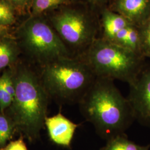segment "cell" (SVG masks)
Returning a JSON list of instances; mask_svg holds the SVG:
<instances>
[{"label": "cell", "instance_id": "obj_1", "mask_svg": "<svg viewBox=\"0 0 150 150\" xmlns=\"http://www.w3.org/2000/svg\"><path fill=\"white\" fill-rule=\"evenodd\" d=\"M79 105L83 117L107 141L125 134L135 120L127 98L107 78L96 77Z\"/></svg>", "mask_w": 150, "mask_h": 150}, {"label": "cell", "instance_id": "obj_2", "mask_svg": "<svg viewBox=\"0 0 150 150\" xmlns=\"http://www.w3.org/2000/svg\"><path fill=\"white\" fill-rule=\"evenodd\" d=\"M96 76L79 57H66L43 66L41 81L49 96L79 104Z\"/></svg>", "mask_w": 150, "mask_h": 150}, {"label": "cell", "instance_id": "obj_3", "mask_svg": "<svg viewBox=\"0 0 150 150\" xmlns=\"http://www.w3.org/2000/svg\"><path fill=\"white\" fill-rule=\"evenodd\" d=\"M13 80L15 95L11 106L13 121L29 137H35L47 117L50 96L41 80L27 69L19 70Z\"/></svg>", "mask_w": 150, "mask_h": 150}, {"label": "cell", "instance_id": "obj_4", "mask_svg": "<svg viewBox=\"0 0 150 150\" xmlns=\"http://www.w3.org/2000/svg\"><path fill=\"white\" fill-rule=\"evenodd\" d=\"M97 77L131 83L144 66V57L129 49L97 38L79 56Z\"/></svg>", "mask_w": 150, "mask_h": 150}, {"label": "cell", "instance_id": "obj_5", "mask_svg": "<svg viewBox=\"0 0 150 150\" xmlns=\"http://www.w3.org/2000/svg\"><path fill=\"white\" fill-rule=\"evenodd\" d=\"M57 10L49 22L72 56L79 57L98 38L101 26L97 11L75 3Z\"/></svg>", "mask_w": 150, "mask_h": 150}, {"label": "cell", "instance_id": "obj_6", "mask_svg": "<svg viewBox=\"0 0 150 150\" xmlns=\"http://www.w3.org/2000/svg\"><path fill=\"white\" fill-rule=\"evenodd\" d=\"M19 35L23 46L43 66L56 59L73 57L48 20L32 16L22 25Z\"/></svg>", "mask_w": 150, "mask_h": 150}, {"label": "cell", "instance_id": "obj_7", "mask_svg": "<svg viewBox=\"0 0 150 150\" xmlns=\"http://www.w3.org/2000/svg\"><path fill=\"white\" fill-rule=\"evenodd\" d=\"M129 85L127 98L135 120L150 127V66L144 65L136 78Z\"/></svg>", "mask_w": 150, "mask_h": 150}, {"label": "cell", "instance_id": "obj_8", "mask_svg": "<svg viewBox=\"0 0 150 150\" xmlns=\"http://www.w3.org/2000/svg\"><path fill=\"white\" fill-rule=\"evenodd\" d=\"M107 7L136 26L150 17V0H111Z\"/></svg>", "mask_w": 150, "mask_h": 150}, {"label": "cell", "instance_id": "obj_9", "mask_svg": "<svg viewBox=\"0 0 150 150\" xmlns=\"http://www.w3.org/2000/svg\"><path fill=\"white\" fill-rule=\"evenodd\" d=\"M50 138L57 145L69 147L75 131L80 125L74 123L62 113H59L45 122Z\"/></svg>", "mask_w": 150, "mask_h": 150}, {"label": "cell", "instance_id": "obj_10", "mask_svg": "<svg viewBox=\"0 0 150 150\" xmlns=\"http://www.w3.org/2000/svg\"><path fill=\"white\" fill-rule=\"evenodd\" d=\"M99 13L100 26L102 28L101 38L112 42L118 32L127 28L133 24L123 16L105 7Z\"/></svg>", "mask_w": 150, "mask_h": 150}, {"label": "cell", "instance_id": "obj_11", "mask_svg": "<svg viewBox=\"0 0 150 150\" xmlns=\"http://www.w3.org/2000/svg\"><path fill=\"white\" fill-rule=\"evenodd\" d=\"M150 145L141 146L129 140L125 134H118L108 139L100 150H149Z\"/></svg>", "mask_w": 150, "mask_h": 150}, {"label": "cell", "instance_id": "obj_12", "mask_svg": "<svg viewBox=\"0 0 150 150\" xmlns=\"http://www.w3.org/2000/svg\"><path fill=\"white\" fill-rule=\"evenodd\" d=\"M17 48L14 42L8 38L0 39V70L11 64L16 59Z\"/></svg>", "mask_w": 150, "mask_h": 150}, {"label": "cell", "instance_id": "obj_13", "mask_svg": "<svg viewBox=\"0 0 150 150\" xmlns=\"http://www.w3.org/2000/svg\"><path fill=\"white\" fill-rule=\"evenodd\" d=\"M71 4L72 0H32V16L42 15Z\"/></svg>", "mask_w": 150, "mask_h": 150}, {"label": "cell", "instance_id": "obj_14", "mask_svg": "<svg viewBox=\"0 0 150 150\" xmlns=\"http://www.w3.org/2000/svg\"><path fill=\"white\" fill-rule=\"evenodd\" d=\"M137 28L142 54L144 57L150 58V17Z\"/></svg>", "mask_w": 150, "mask_h": 150}, {"label": "cell", "instance_id": "obj_15", "mask_svg": "<svg viewBox=\"0 0 150 150\" xmlns=\"http://www.w3.org/2000/svg\"><path fill=\"white\" fill-rule=\"evenodd\" d=\"M15 21V8L6 0H0V25L7 26Z\"/></svg>", "mask_w": 150, "mask_h": 150}, {"label": "cell", "instance_id": "obj_16", "mask_svg": "<svg viewBox=\"0 0 150 150\" xmlns=\"http://www.w3.org/2000/svg\"><path fill=\"white\" fill-rule=\"evenodd\" d=\"M12 126L5 116L0 115V146L5 145L10 139L12 133Z\"/></svg>", "mask_w": 150, "mask_h": 150}, {"label": "cell", "instance_id": "obj_17", "mask_svg": "<svg viewBox=\"0 0 150 150\" xmlns=\"http://www.w3.org/2000/svg\"><path fill=\"white\" fill-rule=\"evenodd\" d=\"M0 82L6 91L13 98H14L15 95V88L13 77L10 71H5L4 72L0 77Z\"/></svg>", "mask_w": 150, "mask_h": 150}, {"label": "cell", "instance_id": "obj_18", "mask_svg": "<svg viewBox=\"0 0 150 150\" xmlns=\"http://www.w3.org/2000/svg\"><path fill=\"white\" fill-rule=\"evenodd\" d=\"M111 0H72V3L80 4L86 6L92 10L99 11L107 7V3Z\"/></svg>", "mask_w": 150, "mask_h": 150}, {"label": "cell", "instance_id": "obj_19", "mask_svg": "<svg viewBox=\"0 0 150 150\" xmlns=\"http://www.w3.org/2000/svg\"><path fill=\"white\" fill-rule=\"evenodd\" d=\"M13 100V98L6 91L0 82V110L1 112L7 107L10 106Z\"/></svg>", "mask_w": 150, "mask_h": 150}, {"label": "cell", "instance_id": "obj_20", "mask_svg": "<svg viewBox=\"0 0 150 150\" xmlns=\"http://www.w3.org/2000/svg\"><path fill=\"white\" fill-rule=\"evenodd\" d=\"M1 150H28L22 138L12 141Z\"/></svg>", "mask_w": 150, "mask_h": 150}, {"label": "cell", "instance_id": "obj_21", "mask_svg": "<svg viewBox=\"0 0 150 150\" xmlns=\"http://www.w3.org/2000/svg\"><path fill=\"white\" fill-rule=\"evenodd\" d=\"M15 9L20 11L25 10L31 3V0H6Z\"/></svg>", "mask_w": 150, "mask_h": 150}, {"label": "cell", "instance_id": "obj_22", "mask_svg": "<svg viewBox=\"0 0 150 150\" xmlns=\"http://www.w3.org/2000/svg\"><path fill=\"white\" fill-rule=\"evenodd\" d=\"M7 26L0 25V39L5 38V36L7 33Z\"/></svg>", "mask_w": 150, "mask_h": 150}]
</instances>
